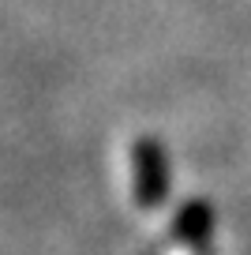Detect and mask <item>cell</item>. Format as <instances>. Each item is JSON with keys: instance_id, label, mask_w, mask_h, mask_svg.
I'll return each instance as SVG.
<instances>
[{"instance_id": "1", "label": "cell", "mask_w": 251, "mask_h": 255, "mask_svg": "<svg viewBox=\"0 0 251 255\" xmlns=\"http://www.w3.org/2000/svg\"><path fill=\"white\" fill-rule=\"evenodd\" d=\"M131 173H135V199L142 207H154L165 188V165H161V154H157L154 143H135Z\"/></svg>"}]
</instances>
